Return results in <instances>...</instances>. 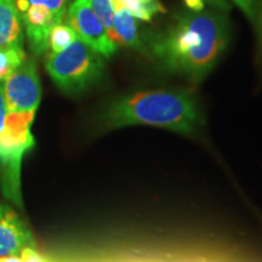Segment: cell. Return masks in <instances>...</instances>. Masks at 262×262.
Listing matches in <instances>:
<instances>
[{
	"label": "cell",
	"mask_w": 262,
	"mask_h": 262,
	"mask_svg": "<svg viewBox=\"0 0 262 262\" xmlns=\"http://www.w3.org/2000/svg\"><path fill=\"white\" fill-rule=\"evenodd\" d=\"M28 248L37 249L31 229L14 209L0 204V257L18 256Z\"/></svg>",
	"instance_id": "obj_8"
},
{
	"label": "cell",
	"mask_w": 262,
	"mask_h": 262,
	"mask_svg": "<svg viewBox=\"0 0 262 262\" xmlns=\"http://www.w3.org/2000/svg\"><path fill=\"white\" fill-rule=\"evenodd\" d=\"M102 130L147 125L195 135L203 125L195 97L182 89L137 90L118 96L98 116Z\"/></svg>",
	"instance_id": "obj_2"
},
{
	"label": "cell",
	"mask_w": 262,
	"mask_h": 262,
	"mask_svg": "<svg viewBox=\"0 0 262 262\" xmlns=\"http://www.w3.org/2000/svg\"><path fill=\"white\" fill-rule=\"evenodd\" d=\"M6 113L37 112L41 98L37 63L26 58L4 84Z\"/></svg>",
	"instance_id": "obj_7"
},
{
	"label": "cell",
	"mask_w": 262,
	"mask_h": 262,
	"mask_svg": "<svg viewBox=\"0 0 262 262\" xmlns=\"http://www.w3.org/2000/svg\"><path fill=\"white\" fill-rule=\"evenodd\" d=\"M0 50H24V27L12 0H0Z\"/></svg>",
	"instance_id": "obj_9"
},
{
	"label": "cell",
	"mask_w": 262,
	"mask_h": 262,
	"mask_svg": "<svg viewBox=\"0 0 262 262\" xmlns=\"http://www.w3.org/2000/svg\"><path fill=\"white\" fill-rule=\"evenodd\" d=\"M237 6L245 15L248 16L249 19L255 21L257 17V0H233Z\"/></svg>",
	"instance_id": "obj_16"
},
{
	"label": "cell",
	"mask_w": 262,
	"mask_h": 262,
	"mask_svg": "<svg viewBox=\"0 0 262 262\" xmlns=\"http://www.w3.org/2000/svg\"><path fill=\"white\" fill-rule=\"evenodd\" d=\"M6 116V104H5V93L4 85L0 84V130L4 126V120Z\"/></svg>",
	"instance_id": "obj_17"
},
{
	"label": "cell",
	"mask_w": 262,
	"mask_h": 262,
	"mask_svg": "<svg viewBox=\"0 0 262 262\" xmlns=\"http://www.w3.org/2000/svg\"><path fill=\"white\" fill-rule=\"evenodd\" d=\"M108 33L116 44L119 42L120 45L134 49L142 48V40L137 32L136 18L126 10H116L112 28Z\"/></svg>",
	"instance_id": "obj_10"
},
{
	"label": "cell",
	"mask_w": 262,
	"mask_h": 262,
	"mask_svg": "<svg viewBox=\"0 0 262 262\" xmlns=\"http://www.w3.org/2000/svg\"><path fill=\"white\" fill-rule=\"evenodd\" d=\"M91 8L107 28V31L110 32L112 28L114 12H116L112 0H91Z\"/></svg>",
	"instance_id": "obj_14"
},
{
	"label": "cell",
	"mask_w": 262,
	"mask_h": 262,
	"mask_svg": "<svg viewBox=\"0 0 262 262\" xmlns=\"http://www.w3.org/2000/svg\"><path fill=\"white\" fill-rule=\"evenodd\" d=\"M114 9L126 10L136 19L152 21L156 15L165 12L159 0H112Z\"/></svg>",
	"instance_id": "obj_11"
},
{
	"label": "cell",
	"mask_w": 262,
	"mask_h": 262,
	"mask_svg": "<svg viewBox=\"0 0 262 262\" xmlns=\"http://www.w3.org/2000/svg\"><path fill=\"white\" fill-rule=\"evenodd\" d=\"M35 112L6 113L0 130V183L9 201L22 206L21 164L24 156L34 146L32 124Z\"/></svg>",
	"instance_id": "obj_3"
},
{
	"label": "cell",
	"mask_w": 262,
	"mask_h": 262,
	"mask_svg": "<svg viewBox=\"0 0 262 262\" xmlns=\"http://www.w3.org/2000/svg\"><path fill=\"white\" fill-rule=\"evenodd\" d=\"M185 5L191 10L192 12H201L204 9L205 3H210L217 9L221 10H228L229 5L226 0H183Z\"/></svg>",
	"instance_id": "obj_15"
},
{
	"label": "cell",
	"mask_w": 262,
	"mask_h": 262,
	"mask_svg": "<svg viewBox=\"0 0 262 262\" xmlns=\"http://www.w3.org/2000/svg\"><path fill=\"white\" fill-rule=\"evenodd\" d=\"M77 39L78 37L75 32L67 24L56 25L51 29L50 35H49V48L51 50L50 52L56 54V52L64 50L66 48L73 44Z\"/></svg>",
	"instance_id": "obj_12"
},
{
	"label": "cell",
	"mask_w": 262,
	"mask_h": 262,
	"mask_svg": "<svg viewBox=\"0 0 262 262\" xmlns=\"http://www.w3.org/2000/svg\"><path fill=\"white\" fill-rule=\"evenodd\" d=\"M67 25L79 40L89 45L101 56L110 58L117 51V44L107 28L91 8V0H74L67 9Z\"/></svg>",
	"instance_id": "obj_6"
},
{
	"label": "cell",
	"mask_w": 262,
	"mask_h": 262,
	"mask_svg": "<svg viewBox=\"0 0 262 262\" xmlns=\"http://www.w3.org/2000/svg\"><path fill=\"white\" fill-rule=\"evenodd\" d=\"M227 41V26L221 15L191 11L150 37L147 50L165 71L199 81L212 70Z\"/></svg>",
	"instance_id": "obj_1"
},
{
	"label": "cell",
	"mask_w": 262,
	"mask_h": 262,
	"mask_svg": "<svg viewBox=\"0 0 262 262\" xmlns=\"http://www.w3.org/2000/svg\"><path fill=\"white\" fill-rule=\"evenodd\" d=\"M26 58L25 50H0V81L8 79Z\"/></svg>",
	"instance_id": "obj_13"
},
{
	"label": "cell",
	"mask_w": 262,
	"mask_h": 262,
	"mask_svg": "<svg viewBox=\"0 0 262 262\" xmlns=\"http://www.w3.org/2000/svg\"><path fill=\"white\" fill-rule=\"evenodd\" d=\"M25 29L29 49L35 56L47 52L49 35L67 15V0H12Z\"/></svg>",
	"instance_id": "obj_5"
},
{
	"label": "cell",
	"mask_w": 262,
	"mask_h": 262,
	"mask_svg": "<svg viewBox=\"0 0 262 262\" xmlns=\"http://www.w3.org/2000/svg\"><path fill=\"white\" fill-rule=\"evenodd\" d=\"M45 67L55 84L70 95L88 90L97 84L104 73L102 56L79 39L64 50L50 52Z\"/></svg>",
	"instance_id": "obj_4"
}]
</instances>
